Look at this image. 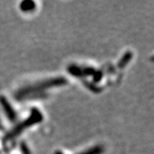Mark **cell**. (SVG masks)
<instances>
[{"label":"cell","mask_w":154,"mask_h":154,"mask_svg":"<svg viewBox=\"0 0 154 154\" xmlns=\"http://www.w3.org/2000/svg\"><path fill=\"white\" fill-rule=\"evenodd\" d=\"M0 105L3 107L4 111H5V115L7 116L8 119L11 122L15 121L16 120V117H17L16 112H15L14 109L12 108V106L10 105L9 101L6 99L5 97L0 96Z\"/></svg>","instance_id":"3"},{"label":"cell","mask_w":154,"mask_h":154,"mask_svg":"<svg viewBox=\"0 0 154 154\" xmlns=\"http://www.w3.org/2000/svg\"><path fill=\"white\" fill-rule=\"evenodd\" d=\"M102 78V74L100 72H95L94 73V82H99Z\"/></svg>","instance_id":"8"},{"label":"cell","mask_w":154,"mask_h":154,"mask_svg":"<svg viewBox=\"0 0 154 154\" xmlns=\"http://www.w3.org/2000/svg\"><path fill=\"white\" fill-rule=\"evenodd\" d=\"M43 120V115L42 113L36 108H33L31 110L30 115L28 116L27 119H25L24 121L21 122L19 124H17L15 128H12V130L10 131L6 134L5 140H11L17 137L19 134H21L25 129H27L30 127L33 126L35 124H37L38 122Z\"/></svg>","instance_id":"2"},{"label":"cell","mask_w":154,"mask_h":154,"mask_svg":"<svg viewBox=\"0 0 154 154\" xmlns=\"http://www.w3.org/2000/svg\"><path fill=\"white\" fill-rule=\"evenodd\" d=\"M67 83V80L63 77H54L44 80L42 82L35 83L33 85H29L28 87L20 89L17 93L16 98L18 99L29 98L30 95L33 94H39L40 92L46 90L47 88H55L63 86Z\"/></svg>","instance_id":"1"},{"label":"cell","mask_w":154,"mask_h":154,"mask_svg":"<svg viewBox=\"0 0 154 154\" xmlns=\"http://www.w3.org/2000/svg\"><path fill=\"white\" fill-rule=\"evenodd\" d=\"M132 52H130V51H127V52H125L124 55L122 57V58L120 59V61H119V63H118V67H119L120 69L124 68L126 65L128 64V63H129L130 60L132 59Z\"/></svg>","instance_id":"5"},{"label":"cell","mask_w":154,"mask_h":154,"mask_svg":"<svg viewBox=\"0 0 154 154\" xmlns=\"http://www.w3.org/2000/svg\"><path fill=\"white\" fill-rule=\"evenodd\" d=\"M20 9L23 12H28V11H33L35 9V3L33 1H31V0L23 1V2L21 3Z\"/></svg>","instance_id":"6"},{"label":"cell","mask_w":154,"mask_h":154,"mask_svg":"<svg viewBox=\"0 0 154 154\" xmlns=\"http://www.w3.org/2000/svg\"><path fill=\"white\" fill-rule=\"evenodd\" d=\"M104 152V148L101 146H95L94 147L88 149L79 154H102Z\"/></svg>","instance_id":"7"},{"label":"cell","mask_w":154,"mask_h":154,"mask_svg":"<svg viewBox=\"0 0 154 154\" xmlns=\"http://www.w3.org/2000/svg\"><path fill=\"white\" fill-rule=\"evenodd\" d=\"M69 72L73 75L74 76H84L88 75H94V69L93 68H86V69H82L76 65H70L68 69Z\"/></svg>","instance_id":"4"}]
</instances>
